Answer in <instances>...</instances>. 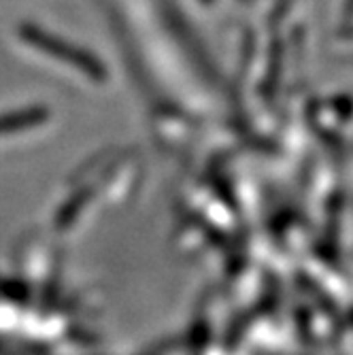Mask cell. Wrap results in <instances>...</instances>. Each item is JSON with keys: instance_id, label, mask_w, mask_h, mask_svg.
Listing matches in <instances>:
<instances>
[{"instance_id": "cell-1", "label": "cell", "mask_w": 353, "mask_h": 355, "mask_svg": "<svg viewBox=\"0 0 353 355\" xmlns=\"http://www.w3.org/2000/svg\"><path fill=\"white\" fill-rule=\"evenodd\" d=\"M24 37H26L28 43H32L35 47L53 51V55L62 58L64 62L77 64L79 69H83V71L89 73V75H98V73L103 71V67H101V62H98V60H94V58L87 55L85 51H79L77 47H71V45H67V43L51 39L49 35H45V32H41V30L24 28Z\"/></svg>"}]
</instances>
